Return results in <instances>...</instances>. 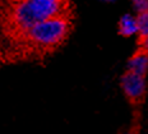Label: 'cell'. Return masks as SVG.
Masks as SVG:
<instances>
[{
	"label": "cell",
	"mask_w": 148,
	"mask_h": 134,
	"mask_svg": "<svg viewBox=\"0 0 148 134\" xmlns=\"http://www.w3.org/2000/svg\"><path fill=\"white\" fill-rule=\"evenodd\" d=\"M65 13H69V0H13L8 22L13 32L22 36L37 22Z\"/></svg>",
	"instance_id": "cell-1"
},
{
	"label": "cell",
	"mask_w": 148,
	"mask_h": 134,
	"mask_svg": "<svg viewBox=\"0 0 148 134\" xmlns=\"http://www.w3.org/2000/svg\"><path fill=\"white\" fill-rule=\"evenodd\" d=\"M72 30V18L69 13H65L37 22L21 37L31 49L45 54L60 47L70 36Z\"/></svg>",
	"instance_id": "cell-2"
},
{
	"label": "cell",
	"mask_w": 148,
	"mask_h": 134,
	"mask_svg": "<svg viewBox=\"0 0 148 134\" xmlns=\"http://www.w3.org/2000/svg\"><path fill=\"white\" fill-rule=\"evenodd\" d=\"M120 87H121L126 100L133 106H140L144 102L147 95L146 76L126 69L120 79Z\"/></svg>",
	"instance_id": "cell-3"
},
{
	"label": "cell",
	"mask_w": 148,
	"mask_h": 134,
	"mask_svg": "<svg viewBox=\"0 0 148 134\" xmlns=\"http://www.w3.org/2000/svg\"><path fill=\"white\" fill-rule=\"evenodd\" d=\"M128 70L147 76L148 70V51L147 46H138L135 52L128 60Z\"/></svg>",
	"instance_id": "cell-4"
},
{
	"label": "cell",
	"mask_w": 148,
	"mask_h": 134,
	"mask_svg": "<svg viewBox=\"0 0 148 134\" xmlns=\"http://www.w3.org/2000/svg\"><path fill=\"white\" fill-rule=\"evenodd\" d=\"M137 33L138 46H147L148 41V10L137 13Z\"/></svg>",
	"instance_id": "cell-5"
},
{
	"label": "cell",
	"mask_w": 148,
	"mask_h": 134,
	"mask_svg": "<svg viewBox=\"0 0 148 134\" xmlns=\"http://www.w3.org/2000/svg\"><path fill=\"white\" fill-rule=\"evenodd\" d=\"M137 33V19L132 14H124L119 21V35L130 37Z\"/></svg>",
	"instance_id": "cell-6"
},
{
	"label": "cell",
	"mask_w": 148,
	"mask_h": 134,
	"mask_svg": "<svg viewBox=\"0 0 148 134\" xmlns=\"http://www.w3.org/2000/svg\"><path fill=\"white\" fill-rule=\"evenodd\" d=\"M132 1H133L134 8L137 9V13L148 10V0H132Z\"/></svg>",
	"instance_id": "cell-7"
}]
</instances>
